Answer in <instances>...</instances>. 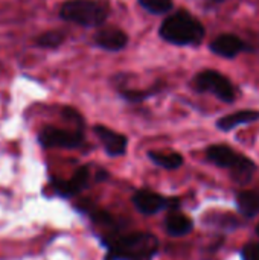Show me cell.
I'll return each mask as SVG.
<instances>
[{
	"mask_svg": "<svg viewBox=\"0 0 259 260\" xmlns=\"http://www.w3.org/2000/svg\"><path fill=\"white\" fill-rule=\"evenodd\" d=\"M159 37L177 47H198L206 37V27L188 9H177L162 21Z\"/></svg>",
	"mask_w": 259,
	"mask_h": 260,
	"instance_id": "obj_1",
	"label": "cell"
},
{
	"mask_svg": "<svg viewBox=\"0 0 259 260\" xmlns=\"http://www.w3.org/2000/svg\"><path fill=\"white\" fill-rule=\"evenodd\" d=\"M105 260H150L159 251V241L151 233H131L104 241Z\"/></svg>",
	"mask_w": 259,
	"mask_h": 260,
	"instance_id": "obj_2",
	"label": "cell"
},
{
	"mask_svg": "<svg viewBox=\"0 0 259 260\" xmlns=\"http://www.w3.org/2000/svg\"><path fill=\"white\" fill-rule=\"evenodd\" d=\"M111 12L108 0H66L58 11L61 20L82 27H101Z\"/></svg>",
	"mask_w": 259,
	"mask_h": 260,
	"instance_id": "obj_3",
	"label": "cell"
},
{
	"mask_svg": "<svg viewBox=\"0 0 259 260\" xmlns=\"http://www.w3.org/2000/svg\"><path fill=\"white\" fill-rule=\"evenodd\" d=\"M191 88L198 94H212L224 104H234L238 99L237 85L221 72L205 69L195 73L189 82Z\"/></svg>",
	"mask_w": 259,
	"mask_h": 260,
	"instance_id": "obj_4",
	"label": "cell"
},
{
	"mask_svg": "<svg viewBox=\"0 0 259 260\" xmlns=\"http://www.w3.org/2000/svg\"><path fill=\"white\" fill-rule=\"evenodd\" d=\"M206 158L218 168L229 169L240 183H247L256 171V165L249 157L240 154L227 145H212L206 149Z\"/></svg>",
	"mask_w": 259,
	"mask_h": 260,
	"instance_id": "obj_5",
	"label": "cell"
},
{
	"mask_svg": "<svg viewBox=\"0 0 259 260\" xmlns=\"http://www.w3.org/2000/svg\"><path fill=\"white\" fill-rule=\"evenodd\" d=\"M38 142L43 148H63V149H78L84 145V129L73 128H58L53 125H46L38 133Z\"/></svg>",
	"mask_w": 259,
	"mask_h": 260,
	"instance_id": "obj_6",
	"label": "cell"
},
{
	"mask_svg": "<svg viewBox=\"0 0 259 260\" xmlns=\"http://www.w3.org/2000/svg\"><path fill=\"white\" fill-rule=\"evenodd\" d=\"M113 85H114V90L119 94V98L122 101H125L127 104H142V102L160 94L163 91V88L166 87V82L162 79H157L148 88H131L127 84V75L119 73L113 78Z\"/></svg>",
	"mask_w": 259,
	"mask_h": 260,
	"instance_id": "obj_7",
	"label": "cell"
},
{
	"mask_svg": "<svg viewBox=\"0 0 259 260\" xmlns=\"http://www.w3.org/2000/svg\"><path fill=\"white\" fill-rule=\"evenodd\" d=\"M209 50L224 59H235L241 53L255 52L256 49L237 34H220L209 43Z\"/></svg>",
	"mask_w": 259,
	"mask_h": 260,
	"instance_id": "obj_8",
	"label": "cell"
},
{
	"mask_svg": "<svg viewBox=\"0 0 259 260\" xmlns=\"http://www.w3.org/2000/svg\"><path fill=\"white\" fill-rule=\"evenodd\" d=\"M128 43V34L114 24H104L93 34V44L105 52H122Z\"/></svg>",
	"mask_w": 259,
	"mask_h": 260,
	"instance_id": "obj_9",
	"label": "cell"
},
{
	"mask_svg": "<svg viewBox=\"0 0 259 260\" xmlns=\"http://www.w3.org/2000/svg\"><path fill=\"white\" fill-rule=\"evenodd\" d=\"M93 133L104 146V151L108 157H121L127 152L128 137L122 133H118L105 125H95Z\"/></svg>",
	"mask_w": 259,
	"mask_h": 260,
	"instance_id": "obj_10",
	"label": "cell"
},
{
	"mask_svg": "<svg viewBox=\"0 0 259 260\" xmlns=\"http://www.w3.org/2000/svg\"><path fill=\"white\" fill-rule=\"evenodd\" d=\"M133 204L143 215H156L160 210L166 209L168 206H172L171 200H166L162 195H159L150 189L137 190L133 195Z\"/></svg>",
	"mask_w": 259,
	"mask_h": 260,
	"instance_id": "obj_11",
	"label": "cell"
},
{
	"mask_svg": "<svg viewBox=\"0 0 259 260\" xmlns=\"http://www.w3.org/2000/svg\"><path fill=\"white\" fill-rule=\"evenodd\" d=\"M90 180V169L87 166L79 168L70 180H53V189L63 197H73L87 187Z\"/></svg>",
	"mask_w": 259,
	"mask_h": 260,
	"instance_id": "obj_12",
	"label": "cell"
},
{
	"mask_svg": "<svg viewBox=\"0 0 259 260\" xmlns=\"http://www.w3.org/2000/svg\"><path fill=\"white\" fill-rule=\"evenodd\" d=\"M259 120V111L258 110H240L231 114H226L223 117H220L215 125L220 131L223 133H231L234 129H237L238 126L243 125H249L253 122Z\"/></svg>",
	"mask_w": 259,
	"mask_h": 260,
	"instance_id": "obj_13",
	"label": "cell"
},
{
	"mask_svg": "<svg viewBox=\"0 0 259 260\" xmlns=\"http://www.w3.org/2000/svg\"><path fill=\"white\" fill-rule=\"evenodd\" d=\"M165 229L168 232V235L171 236H185L188 233H191V230L194 229V222L189 216L179 213V212H171L166 219H165Z\"/></svg>",
	"mask_w": 259,
	"mask_h": 260,
	"instance_id": "obj_14",
	"label": "cell"
},
{
	"mask_svg": "<svg viewBox=\"0 0 259 260\" xmlns=\"http://www.w3.org/2000/svg\"><path fill=\"white\" fill-rule=\"evenodd\" d=\"M237 207L238 210L247 216L253 218L259 213V190H243L237 195Z\"/></svg>",
	"mask_w": 259,
	"mask_h": 260,
	"instance_id": "obj_15",
	"label": "cell"
},
{
	"mask_svg": "<svg viewBox=\"0 0 259 260\" xmlns=\"http://www.w3.org/2000/svg\"><path fill=\"white\" fill-rule=\"evenodd\" d=\"M148 158L163 168V169H168V171H174V169H179L182 168L183 165V155L179 154V152H162V151H148Z\"/></svg>",
	"mask_w": 259,
	"mask_h": 260,
	"instance_id": "obj_16",
	"label": "cell"
},
{
	"mask_svg": "<svg viewBox=\"0 0 259 260\" xmlns=\"http://www.w3.org/2000/svg\"><path fill=\"white\" fill-rule=\"evenodd\" d=\"M137 3L153 15H165L174 9V0H137Z\"/></svg>",
	"mask_w": 259,
	"mask_h": 260,
	"instance_id": "obj_17",
	"label": "cell"
},
{
	"mask_svg": "<svg viewBox=\"0 0 259 260\" xmlns=\"http://www.w3.org/2000/svg\"><path fill=\"white\" fill-rule=\"evenodd\" d=\"M66 41V34L63 30H47L37 37L35 43L43 49H56Z\"/></svg>",
	"mask_w": 259,
	"mask_h": 260,
	"instance_id": "obj_18",
	"label": "cell"
},
{
	"mask_svg": "<svg viewBox=\"0 0 259 260\" xmlns=\"http://www.w3.org/2000/svg\"><path fill=\"white\" fill-rule=\"evenodd\" d=\"M241 259L243 260H259V244L250 242L243 247L241 250Z\"/></svg>",
	"mask_w": 259,
	"mask_h": 260,
	"instance_id": "obj_19",
	"label": "cell"
},
{
	"mask_svg": "<svg viewBox=\"0 0 259 260\" xmlns=\"http://www.w3.org/2000/svg\"><path fill=\"white\" fill-rule=\"evenodd\" d=\"M223 2H226V0H211V3H215V5H220Z\"/></svg>",
	"mask_w": 259,
	"mask_h": 260,
	"instance_id": "obj_20",
	"label": "cell"
},
{
	"mask_svg": "<svg viewBox=\"0 0 259 260\" xmlns=\"http://www.w3.org/2000/svg\"><path fill=\"white\" fill-rule=\"evenodd\" d=\"M256 233H258V235H259V225H258V227H256Z\"/></svg>",
	"mask_w": 259,
	"mask_h": 260,
	"instance_id": "obj_21",
	"label": "cell"
}]
</instances>
